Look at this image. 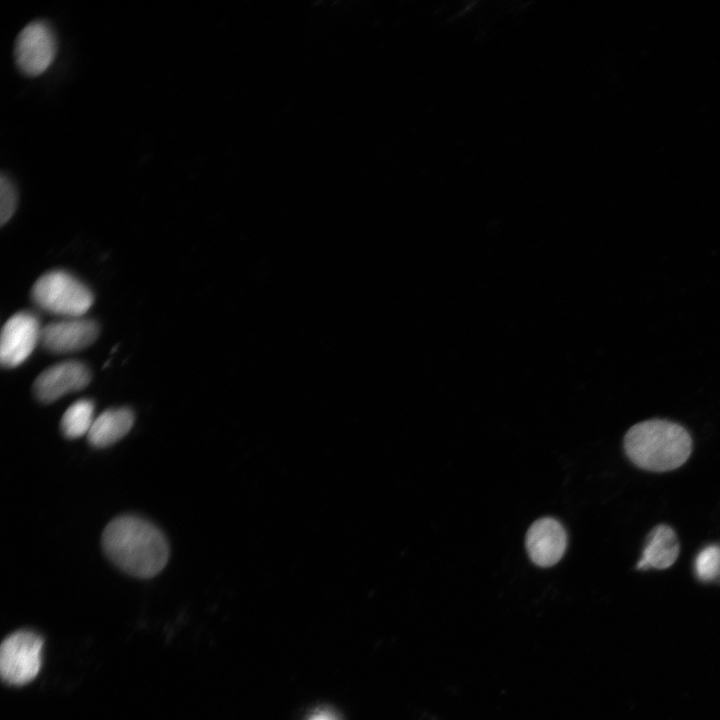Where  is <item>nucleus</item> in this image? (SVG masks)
I'll return each mask as SVG.
<instances>
[{
  "instance_id": "f257e3e1",
  "label": "nucleus",
  "mask_w": 720,
  "mask_h": 720,
  "mask_svg": "<svg viewBox=\"0 0 720 720\" xmlns=\"http://www.w3.org/2000/svg\"><path fill=\"white\" fill-rule=\"evenodd\" d=\"M102 547L117 567L138 578L154 577L169 558L164 534L149 521L133 515L116 517L107 524Z\"/></svg>"
},
{
  "instance_id": "f03ea898",
  "label": "nucleus",
  "mask_w": 720,
  "mask_h": 720,
  "mask_svg": "<svg viewBox=\"0 0 720 720\" xmlns=\"http://www.w3.org/2000/svg\"><path fill=\"white\" fill-rule=\"evenodd\" d=\"M624 450L639 468L665 472L682 466L692 452V439L681 425L651 419L633 425L624 436Z\"/></svg>"
},
{
  "instance_id": "7ed1b4c3",
  "label": "nucleus",
  "mask_w": 720,
  "mask_h": 720,
  "mask_svg": "<svg viewBox=\"0 0 720 720\" xmlns=\"http://www.w3.org/2000/svg\"><path fill=\"white\" fill-rule=\"evenodd\" d=\"M34 303L51 314L81 317L93 304L90 289L73 275L63 270L43 274L31 291Z\"/></svg>"
},
{
  "instance_id": "20e7f679",
  "label": "nucleus",
  "mask_w": 720,
  "mask_h": 720,
  "mask_svg": "<svg viewBox=\"0 0 720 720\" xmlns=\"http://www.w3.org/2000/svg\"><path fill=\"white\" fill-rule=\"evenodd\" d=\"M42 638L27 630L9 635L0 650V671L2 679L15 686L31 682L41 668Z\"/></svg>"
},
{
  "instance_id": "39448f33",
  "label": "nucleus",
  "mask_w": 720,
  "mask_h": 720,
  "mask_svg": "<svg viewBox=\"0 0 720 720\" xmlns=\"http://www.w3.org/2000/svg\"><path fill=\"white\" fill-rule=\"evenodd\" d=\"M56 52L55 33L45 21L36 20L27 24L16 38V65L27 76H38L46 71L54 61Z\"/></svg>"
},
{
  "instance_id": "423d86ee",
  "label": "nucleus",
  "mask_w": 720,
  "mask_h": 720,
  "mask_svg": "<svg viewBox=\"0 0 720 720\" xmlns=\"http://www.w3.org/2000/svg\"><path fill=\"white\" fill-rule=\"evenodd\" d=\"M38 318L26 311L11 316L4 324L0 339V361L3 367L22 364L41 339Z\"/></svg>"
},
{
  "instance_id": "0eeeda50",
  "label": "nucleus",
  "mask_w": 720,
  "mask_h": 720,
  "mask_svg": "<svg viewBox=\"0 0 720 720\" xmlns=\"http://www.w3.org/2000/svg\"><path fill=\"white\" fill-rule=\"evenodd\" d=\"M91 379L87 366L78 361L53 365L40 373L34 381L33 391L43 403H52L62 396L85 388Z\"/></svg>"
},
{
  "instance_id": "6e6552de",
  "label": "nucleus",
  "mask_w": 720,
  "mask_h": 720,
  "mask_svg": "<svg viewBox=\"0 0 720 720\" xmlns=\"http://www.w3.org/2000/svg\"><path fill=\"white\" fill-rule=\"evenodd\" d=\"M97 336L98 326L94 321L75 317L44 326L40 342L53 353H69L88 347Z\"/></svg>"
},
{
  "instance_id": "1a4fd4ad",
  "label": "nucleus",
  "mask_w": 720,
  "mask_h": 720,
  "mask_svg": "<svg viewBox=\"0 0 720 720\" xmlns=\"http://www.w3.org/2000/svg\"><path fill=\"white\" fill-rule=\"evenodd\" d=\"M525 544L530 559L536 565L549 567L556 564L565 553L567 535L557 520L541 518L528 529Z\"/></svg>"
},
{
  "instance_id": "9d476101",
  "label": "nucleus",
  "mask_w": 720,
  "mask_h": 720,
  "mask_svg": "<svg viewBox=\"0 0 720 720\" xmlns=\"http://www.w3.org/2000/svg\"><path fill=\"white\" fill-rule=\"evenodd\" d=\"M679 552L680 544L675 531L668 525H657L648 534L637 568H669L677 560Z\"/></svg>"
},
{
  "instance_id": "9b49d317",
  "label": "nucleus",
  "mask_w": 720,
  "mask_h": 720,
  "mask_svg": "<svg viewBox=\"0 0 720 720\" xmlns=\"http://www.w3.org/2000/svg\"><path fill=\"white\" fill-rule=\"evenodd\" d=\"M134 424V414L126 407L112 408L98 415L88 434L90 445L96 448L108 447L123 438Z\"/></svg>"
},
{
  "instance_id": "f8f14e48",
  "label": "nucleus",
  "mask_w": 720,
  "mask_h": 720,
  "mask_svg": "<svg viewBox=\"0 0 720 720\" xmlns=\"http://www.w3.org/2000/svg\"><path fill=\"white\" fill-rule=\"evenodd\" d=\"M94 403L89 399H80L64 412L60 428L68 439H76L88 434L94 422Z\"/></svg>"
},
{
  "instance_id": "ddd939ff",
  "label": "nucleus",
  "mask_w": 720,
  "mask_h": 720,
  "mask_svg": "<svg viewBox=\"0 0 720 720\" xmlns=\"http://www.w3.org/2000/svg\"><path fill=\"white\" fill-rule=\"evenodd\" d=\"M695 573L703 582L720 579V546L709 545L696 557Z\"/></svg>"
},
{
  "instance_id": "4468645a",
  "label": "nucleus",
  "mask_w": 720,
  "mask_h": 720,
  "mask_svg": "<svg viewBox=\"0 0 720 720\" xmlns=\"http://www.w3.org/2000/svg\"><path fill=\"white\" fill-rule=\"evenodd\" d=\"M17 207V190L14 182L5 174L0 178V223L3 226Z\"/></svg>"
},
{
  "instance_id": "2eb2a0df",
  "label": "nucleus",
  "mask_w": 720,
  "mask_h": 720,
  "mask_svg": "<svg viewBox=\"0 0 720 720\" xmlns=\"http://www.w3.org/2000/svg\"><path fill=\"white\" fill-rule=\"evenodd\" d=\"M307 720H340L333 712L328 710H317Z\"/></svg>"
}]
</instances>
